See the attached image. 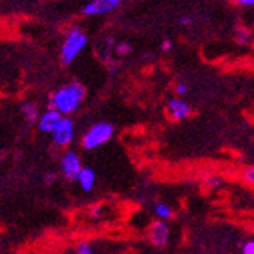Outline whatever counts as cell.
I'll use <instances>...</instances> for the list:
<instances>
[{"mask_svg": "<svg viewBox=\"0 0 254 254\" xmlns=\"http://www.w3.org/2000/svg\"><path fill=\"white\" fill-rule=\"evenodd\" d=\"M74 136V126L73 121L67 117H64V120L61 121V124L58 126V129L52 133L53 143L59 147H65L73 141Z\"/></svg>", "mask_w": 254, "mask_h": 254, "instance_id": "obj_5", "label": "cell"}, {"mask_svg": "<svg viewBox=\"0 0 254 254\" xmlns=\"http://www.w3.org/2000/svg\"><path fill=\"white\" fill-rule=\"evenodd\" d=\"M76 254H93V251H92L90 245H88L87 242H82V244H79L78 253H76Z\"/></svg>", "mask_w": 254, "mask_h": 254, "instance_id": "obj_16", "label": "cell"}, {"mask_svg": "<svg viewBox=\"0 0 254 254\" xmlns=\"http://www.w3.org/2000/svg\"><path fill=\"white\" fill-rule=\"evenodd\" d=\"M189 23H192V17H189V16H185L180 19V25H183V27H186V25Z\"/></svg>", "mask_w": 254, "mask_h": 254, "instance_id": "obj_21", "label": "cell"}, {"mask_svg": "<svg viewBox=\"0 0 254 254\" xmlns=\"http://www.w3.org/2000/svg\"><path fill=\"white\" fill-rule=\"evenodd\" d=\"M149 240L155 247H163L169 240V228L163 220H157L149 226Z\"/></svg>", "mask_w": 254, "mask_h": 254, "instance_id": "obj_8", "label": "cell"}, {"mask_svg": "<svg viewBox=\"0 0 254 254\" xmlns=\"http://www.w3.org/2000/svg\"><path fill=\"white\" fill-rule=\"evenodd\" d=\"M220 177L219 175H209L208 179H206V183H208V186L209 188H215V186H219L220 185Z\"/></svg>", "mask_w": 254, "mask_h": 254, "instance_id": "obj_15", "label": "cell"}, {"mask_svg": "<svg viewBox=\"0 0 254 254\" xmlns=\"http://www.w3.org/2000/svg\"><path fill=\"white\" fill-rule=\"evenodd\" d=\"M121 5L120 0H93L88 2L82 8V14L85 16H98V14H109L115 11Z\"/></svg>", "mask_w": 254, "mask_h": 254, "instance_id": "obj_6", "label": "cell"}, {"mask_svg": "<svg viewBox=\"0 0 254 254\" xmlns=\"http://www.w3.org/2000/svg\"><path fill=\"white\" fill-rule=\"evenodd\" d=\"M82 164H81V158L78 157V154L73 150H68L64 154L62 160H61V171L64 174V177L68 180H76L78 175L82 171Z\"/></svg>", "mask_w": 254, "mask_h": 254, "instance_id": "obj_4", "label": "cell"}, {"mask_svg": "<svg viewBox=\"0 0 254 254\" xmlns=\"http://www.w3.org/2000/svg\"><path fill=\"white\" fill-rule=\"evenodd\" d=\"M85 96V88L78 84V82H70L67 85H64L52 95V109L58 110L61 115H71L81 103L84 101Z\"/></svg>", "mask_w": 254, "mask_h": 254, "instance_id": "obj_1", "label": "cell"}, {"mask_svg": "<svg viewBox=\"0 0 254 254\" xmlns=\"http://www.w3.org/2000/svg\"><path fill=\"white\" fill-rule=\"evenodd\" d=\"M242 253L244 254H254V239L253 240H248V242L244 245Z\"/></svg>", "mask_w": 254, "mask_h": 254, "instance_id": "obj_18", "label": "cell"}, {"mask_svg": "<svg viewBox=\"0 0 254 254\" xmlns=\"http://www.w3.org/2000/svg\"><path fill=\"white\" fill-rule=\"evenodd\" d=\"M22 113L25 115L28 121H39V117H37V107L33 103H25L22 106Z\"/></svg>", "mask_w": 254, "mask_h": 254, "instance_id": "obj_12", "label": "cell"}, {"mask_svg": "<svg viewBox=\"0 0 254 254\" xmlns=\"http://www.w3.org/2000/svg\"><path fill=\"white\" fill-rule=\"evenodd\" d=\"M113 132H115V129H113V126L110 123H98L92 126L82 136L84 149L93 150V149L101 147L113 136Z\"/></svg>", "mask_w": 254, "mask_h": 254, "instance_id": "obj_3", "label": "cell"}, {"mask_svg": "<svg viewBox=\"0 0 254 254\" xmlns=\"http://www.w3.org/2000/svg\"><path fill=\"white\" fill-rule=\"evenodd\" d=\"M87 45V34L78 28V27H73L65 39L62 42L61 47V61L64 65H70V64L79 56V53L85 48Z\"/></svg>", "mask_w": 254, "mask_h": 254, "instance_id": "obj_2", "label": "cell"}, {"mask_svg": "<svg viewBox=\"0 0 254 254\" xmlns=\"http://www.w3.org/2000/svg\"><path fill=\"white\" fill-rule=\"evenodd\" d=\"M64 120V117L55 109H50L45 113L39 117V121H37V126H39V130L44 133H53L58 126L61 124V121Z\"/></svg>", "mask_w": 254, "mask_h": 254, "instance_id": "obj_7", "label": "cell"}, {"mask_svg": "<svg viewBox=\"0 0 254 254\" xmlns=\"http://www.w3.org/2000/svg\"><path fill=\"white\" fill-rule=\"evenodd\" d=\"M244 180L247 183H250L251 186H254V166H251V168L244 171Z\"/></svg>", "mask_w": 254, "mask_h": 254, "instance_id": "obj_14", "label": "cell"}, {"mask_svg": "<svg viewBox=\"0 0 254 254\" xmlns=\"http://www.w3.org/2000/svg\"><path fill=\"white\" fill-rule=\"evenodd\" d=\"M76 180H78L79 186L85 190V192H90L95 186V183H96V174L90 168H84Z\"/></svg>", "mask_w": 254, "mask_h": 254, "instance_id": "obj_10", "label": "cell"}, {"mask_svg": "<svg viewBox=\"0 0 254 254\" xmlns=\"http://www.w3.org/2000/svg\"><path fill=\"white\" fill-rule=\"evenodd\" d=\"M171 48H172V41L171 39H164L163 44H161V50H163V52H169Z\"/></svg>", "mask_w": 254, "mask_h": 254, "instance_id": "obj_20", "label": "cell"}, {"mask_svg": "<svg viewBox=\"0 0 254 254\" xmlns=\"http://www.w3.org/2000/svg\"><path fill=\"white\" fill-rule=\"evenodd\" d=\"M239 3L244 6H254V0H240Z\"/></svg>", "mask_w": 254, "mask_h": 254, "instance_id": "obj_22", "label": "cell"}, {"mask_svg": "<svg viewBox=\"0 0 254 254\" xmlns=\"http://www.w3.org/2000/svg\"><path fill=\"white\" fill-rule=\"evenodd\" d=\"M186 90H188V85H186L185 82H179V84L175 85V93L179 95V96L185 95V93H186Z\"/></svg>", "mask_w": 254, "mask_h": 254, "instance_id": "obj_19", "label": "cell"}, {"mask_svg": "<svg viewBox=\"0 0 254 254\" xmlns=\"http://www.w3.org/2000/svg\"><path fill=\"white\" fill-rule=\"evenodd\" d=\"M53 179H56V174L48 172V174H47V182H48V183H52V182H53Z\"/></svg>", "mask_w": 254, "mask_h": 254, "instance_id": "obj_23", "label": "cell"}, {"mask_svg": "<svg viewBox=\"0 0 254 254\" xmlns=\"http://www.w3.org/2000/svg\"><path fill=\"white\" fill-rule=\"evenodd\" d=\"M154 211L160 220H168L172 217V208L169 205H166V203H157Z\"/></svg>", "mask_w": 254, "mask_h": 254, "instance_id": "obj_11", "label": "cell"}, {"mask_svg": "<svg viewBox=\"0 0 254 254\" xmlns=\"http://www.w3.org/2000/svg\"><path fill=\"white\" fill-rule=\"evenodd\" d=\"M117 52H118L120 55H127V53L130 52V45L127 44V42H121V44L117 45Z\"/></svg>", "mask_w": 254, "mask_h": 254, "instance_id": "obj_17", "label": "cell"}, {"mask_svg": "<svg viewBox=\"0 0 254 254\" xmlns=\"http://www.w3.org/2000/svg\"><path fill=\"white\" fill-rule=\"evenodd\" d=\"M253 39V33L247 28H242L237 31V42L239 44H248Z\"/></svg>", "mask_w": 254, "mask_h": 254, "instance_id": "obj_13", "label": "cell"}, {"mask_svg": "<svg viewBox=\"0 0 254 254\" xmlns=\"http://www.w3.org/2000/svg\"><path fill=\"white\" fill-rule=\"evenodd\" d=\"M168 113L172 120L182 121V120H186L188 117H190L192 109H190V106L186 103V101H183L180 98H174L168 103Z\"/></svg>", "mask_w": 254, "mask_h": 254, "instance_id": "obj_9", "label": "cell"}]
</instances>
